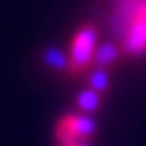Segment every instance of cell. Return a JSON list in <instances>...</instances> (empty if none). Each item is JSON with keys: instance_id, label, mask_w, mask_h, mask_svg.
<instances>
[{"instance_id": "6da1fadb", "label": "cell", "mask_w": 146, "mask_h": 146, "mask_svg": "<svg viewBox=\"0 0 146 146\" xmlns=\"http://www.w3.org/2000/svg\"><path fill=\"white\" fill-rule=\"evenodd\" d=\"M110 29L124 57H142L146 53V0H112Z\"/></svg>"}, {"instance_id": "7a4b0ae2", "label": "cell", "mask_w": 146, "mask_h": 146, "mask_svg": "<svg viewBox=\"0 0 146 146\" xmlns=\"http://www.w3.org/2000/svg\"><path fill=\"white\" fill-rule=\"evenodd\" d=\"M100 45V29L94 23L81 25L69 43V75L67 77H79L94 65V55Z\"/></svg>"}, {"instance_id": "3957f363", "label": "cell", "mask_w": 146, "mask_h": 146, "mask_svg": "<svg viewBox=\"0 0 146 146\" xmlns=\"http://www.w3.org/2000/svg\"><path fill=\"white\" fill-rule=\"evenodd\" d=\"M53 138H55V144H57V146H69V144H75V142H83V140H79V136H77V132H75L73 112L61 116L57 122H55Z\"/></svg>"}, {"instance_id": "277c9868", "label": "cell", "mask_w": 146, "mask_h": 146, "mask_svg": "<svg viewBox=\"0 0 146 146\" xmlns=\"http://www.w3.org/2000/svg\"><path fill=\"white\" fill-rule=\"evenodd\" d=\"M122 57H124V53H122V47L118 43H114V41L100 43L96 49V55H94V67L108 69V67L116 65Z\"/></svg>"}, {"instance_id": "5b68a950", "label": "cell", "mask_w": 146, "mask_h": 146, "mask_svg": "<svg viewBox=\"0 0 146 146\" xmlns=\"http://www.w3.org/2000/svg\"><path fill=\"white\" fill-rule=\"evenodd\" d=\"M41 61L45 67L53 69L55 73L69 75V55L61 51L59 47H45L41 51Z\"/></svg>"}, {"instance_id": "8992f818", "label": "cell", "mask_w": 146, "mask_h": 146, "mask_svg": "<svg viewBox=\"0 0 146 146\" xmlns=\"http://www.w3.org/2000/svg\"><path fill=\"white\" fill-rule=\"evenodd\" d=\"M102 102H104V98L100 94H96V91H91L89 87L77 94V110L87 116H96L102 110Z\"/></svg>"}, {"instance_id": "52a82bcc", "label": "cell", "mask_w": 146, "mask_h": 146, "mask_svg": "<svg viewBox=\"0 0 146 146\" xmlns=\"http://www.w3.org/2000/svg\"><path fill=\"white\" fill-rule=\"evenodd\" d=\"M73 122H75V132H77L79 140H83V142H87L98 132V120L94 116H87V114H81V112H73Z\"/></svg>"}, {"instance_id": "ba28073f", "label": "cell", "mask_w": 146, "mask_h": 146, "mask_svg": "<svg viewBox=\"0 0 146 146\" xmlns=\"http://www.w3.org/2000/svg\"><path fill=\"white\" fill-rule=\"evenodd\" d=\"M87 87L91 91H96V94H100L102 98H106L108 91H110V75H108V71L100 69V67H94L91 73L87 75Z\"/></svg>"}, {"instance_id": "9c48e42d", "label": "cell", "mask_w": 146, "mask_h": 146, "mask_svg": "<svg viewBox=\"0 0 146 146\" xmlns=\"http://www.w3.org/2000/svg\"><path fill=\"white\" fill-rule=\"evenodd\" d=\"M69 146H89L87 142H75V144H69Z\"/></svg>"}]
</instances>
